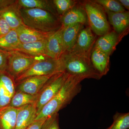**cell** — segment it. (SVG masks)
<instances>
[{"label":"cell","mask_w":129,"mask_h":129,"mask_svg":"<svg viewBox=\"0 0 129 129\" xmlns=\"http://www.w3.org/2000/svg\"><path fill=\"white\" fill-rule=\"evenodd\" d=\"M20 12L24 24L33 29L51 32L61 27L59 18L45 10L20 8Z\"/></svg>","instance_id":"3"},{"label":"cell","mask_w":129,"mask_h":129,"mask_svg":"<svg viewBox=\"0 0 129 129\" xmlns=\"http://www.w3.org/2000/svg\"><path fill=\"white\" fill-rule=\"evenodd\" d=\"M19 108L8 106L0 110V129H15Z\"/></svg>","instance_id":"22"},{"label":"cell","mask_w":129,"mask_h":129,"mask_svg":"<svg viewBox=\"0 0 129 129\" xmlns=\"http://www.w3.org/2000/svg\"><path fill=\"white\" fill-rule=\"evenodd\" d=\"M9 52L0 49V71H6Z\"/></svg>","instance_id":"29"},{"label":"cell","mask_w":129,"mask_h":129,"mask_svg":"<svg viewBox=\"0 0 129 129\" xmlns=\"http://www.w3.org/2000/svg\"><path fill=\"white\" fill-rule=\"evenodd\" d=\"M54 75L32 76L19 81L16 83V91L30 95L37 94L47 81Z\"/></svg>","instance_id":"10"},{"label":"cell","mask_w":129,"mask_h":129,"mask_svg":"<svg viewBox=\"0 0 129 129\" xmlns=\"http://www.w3.org/2000/svg\"><path fill=\"white\" fill-rule=\"evenodd\" d=\"M64 71L60 58L53 59L47 56L35 63L29 69L17 78L15 81L17 83L29 77L55 74Z\"/></svg>","instance_id":"7"},{"label":"cell","mask_w":129,"mask_h":129,"mask_svg":"<svg viewBox=\"0 0 129 129\" xmlns=\"http://www.w3.org/2000/svg\"><path fill=\"white\" fill-rule=\"evenodd\" d=\"M82 81L69 75L60 91L37 114L35 120L57 113L69 104L81 91V83Z\"/></svg>","instance_id":"1"},{"label":"cell","mask_w":129,"mask_h":129,"mask_svg":"<svg viewBox=\"0 0 129 129\" xmlns=\"http://www.w3.org/2000/svg\"><path fill=\"white\" fill-rule=\"evenodd\" d=\"M38 94L33 95L22 91H16L12 97L9 106L15 108H19L28 104L36 103Z\"/></svg>","instance_id":"23"},{"label":"cell","mask_w":129,"mask_h":129,"mask_svg":"<svg viewBox=\"0 0 129 129\" xmlns=\"http://www.w3.org/2000/svg\"><path fill=\"white\" fill-rule=\"evenodd\" d=\"M122 6L124 8H126L127 10L129 9V0H119L118 1Z\"/></svg>","instance_id":"32"},{"label":"cell","mask_w":129,"mask_h":129,"mask_svg":"<svg viewBox=\"0 0 129 129\" xmlns=\"http://www.w3.org/2000/svg\"><path fill=\"white\" fill-rule=\"evenodd\" d=\"M61 26L81 24L84 25L88 22L87 16L84 8L76 5L60 17Z\"/></svg>","instance_id":"14"},{"label":"cell","mask_w":129,"mask_h":129,"mask_svg":"<svg viewBox=\"0 0 129 129\" xmlns=\"http://www.w3.org/2000/svg\"><path fill=\"white\" fill-rule=\"evenodd\" d=\"M69 75L66 71H63L54 75L47 81L37 94L36 103L37 114L60 91Z\"/></svg>","instance_id":"5"},{"label":"cell","mask_w":129,"mask_h":129,"mask_svg":"<svg viewBox=\"0 0 129 129\" xmlns=\"http://www.w3.org/2000/svg\"><path fill=\"white\" fill-rule=\"evenodd\" d=\"M64 71L69 75L84 80L100 79L102 76L96 70L90 57L71 52H64L60 58Z\"/></svg>","instance_id":"2"},{"label":"cell","mask_w":129,"mask_h":129,"mask_svg":"<svg viewBox=\"0 0 129 129\" xmlns=\"http://www.w3.org/2000/svg\"><path fill=\"white\" fill-rule=\"evenodd\" d=\"M84 8L91 30L102 36L110 31V26L104 8L94 1L84 2Z\"/></svg>","instance_id":"4"},{"label":"cell","mask_w":129,"mask_h":129,"mask_svg":"<svg viewBox=\"0 0 129 129\" xmlns=\"http://www.w3.org/2000/svg\"><path fill=\"white\" fill-rule=\"evenodd\" d=\"M47 39L31 43H21L12 51L19 52L34 56H46V48Z\"/></svg>","instance_id":"21"},{"label":"cell","mask_w":129,"mask_h":129,"mask_svg":"<svg viewBox=\"0 0 129 129\" xmlns=\"http://www.w3.org/2000/svg\"><path fill=\"white\" fill-rule=\"evenodd\" d=\"M61 27L58 30L53 32L48 37L46 48V56L53 59H58L64 53Z\"/></svg>","instance_id":"11"},{"label":"cell","mask_w":129,"mask_h":129,"mask_svg":"<svg viewBox=\"0 0 129 129\" xmlns=\"http://www.w3.org/2000/svg\"><path fill=\"white\" fill-rule=\"evenodd\" d=\"M16 30L19 40L21 44L31 43L47 39L53 32H41L24 25L20 26Z\"/></svg>","instance_id":"13"},{"label":"cell","mask_w":129,"mask_h":129,"mask_svg":"<svg viewBox=\"0 0 129 129\" xmlns=\"http://www.w3.org/2000/svg\"><path fill=\"white\" fill-rule=\"evenodd\" d=\"M112 124L106 129H128L129 113L117 112L113 116Z\"/></svg>","instance_id":"25"},{"label":"cell","mask_w":129,"mask_h":129,"mask_svg":"<svg viewBox=\"0 0 129 129\" xmlns=\"http://www.w3.org/2000/svg\"><path fill=\"white\" fill-rule=\"evenodd\" d=\"M21 44L16 29H11L8 33L0 37V49L12 51Z\"/></svg>","instance_id":"24"},{"label":"cell","mask_w":129,"mask_h":129,"mask_svg":"<svg viewBox=\"0 0 129 129\" xmlns=\"http://www.w3.org/2000/svg\"><path fill=\"white\" fill-rule=\"evenodd\" d=\"M37 115L36 103L19 108L15 129H25L35 120Z\"/></svg>","instance_id":"12"},{"label":"cell","mask_w":129,"mask_h":129,"mask_svg":"<svg viewBox=\"0 0 129 129\" xmlns=\"http://www.w3.org/2000/svg\"><path fill=\"white\" fill-rule=\"evenodd\" d=\"M9 52L7 72L15 79L46 56H34L18 51Z\"/></svg>","instance_id":"6"},{"label":"cell","mask_w":129,"mask_h":129,"mask_svg":"<svg viewBox=\"0 0 129 129\" xmlns=\"http://www.w3.org/2000/svg\"><path fill=\"white\" fill-rule=\"evenodd\" d=\"M96 41V37L90 27L83 28L80 31L75 44L70 52L90 57Z\"/></svg>","instance_id":"8"},{"label":"cell","mask_w":129,"mask_h":129,"mask_svg":"<svg viewBox=\"0 0 129 129\" xmlns=\"http://www.w3.org/2000/svg\"><path fill=\"white\" fill-rule=\"evenodd\" d=\"M59 18L76 5V2L72 0H53Z\"/></svg>","instance_id":"27"},{"label":"cell","mask_w":129,"mask_h":129,"mask_svg":"<svg viewBox=\"0 0 129 129\" xmlns=\"http://www.w3.org/2000/svg\"><path fill=\"white\" fill-rule=\"evenodd\" d=\"M41 129H60L58 113L47 117Z\"/></svg>","instance_id":"28"},{"label":"cell","mask_w":129,"mask_h":129,"mask_svg":"<svg viewBox=\"0 0 129 129\" xmlns=\"http://www.w3.org/2000/svg\"><path fill=\"white\" fill-rule=\"evenodd\" d=\"M94 1L101 6L105 11L113 12H122L125 11L124 8L118 1L96 0Z\"/></svg>","instance_id":"26"},{"label":"cell","mask_w":129,"mask_h":129,"mask_svg":"<svg viewBox=\"0 0 129 129\" xmlns=\"http://www.w3.org/2000/svg\"><path fill=\"white\" fill-rule=\"evenodd\" d=\"M3 11H0V18H1V17Z\"/></svg>","instance_id":"33"},{"label":"cell","mask_w":129,"mask_h":129,"mask_svg":"<svg viewBox=\"0 0 129 129\" xmlns=\"http://www.w3.org/2000/svg\"><path fill=\"white\" fill-rule=\"evenodd\" d=\"M17 3L21 8H35L45 10L59 18L53 1L50 0H18Z\"/></svg>","instance_id":"20"},{"label":"cell","mask_w":129,"mask_h":129,"mask_svg":"<svg viewBox=\"0 0 129 129\" xmlns=\"http://www.w3.org/2000/svg\"><path fill=\"white\" fill-rule=\"evenodd\" d=\"M11 29L5 19L1 17L0 18V37L7 34Z\"/></svg>","instance_id":"30"},{"label":"cell","mask_w":129,"mask_h":129,"mask_svg":"<svg viewBox=\"0 0 129 129\" xmlns=\"http://www.w3.org/2000/svg\"><path fill=\"white\" fill-rule=\"evenodd\" d=\"M108 16L109 23L113 26L114 30L118 35H122L128 28L129 11L113 12L105 11Z\"/></svg>","instance_id":"18"},{"label":"cell","mask_w":129,"mask_h":129,"mask_svg":"<svg viewBox=\"0 0 129 129\" xmlns=\"http://www.w3.org/2000/svg\"><path fill=\"white\" fill-rule=\"evenodd\" d=\"M47 118H42L35 120L25 129H41L43 124Z\"/></svg>","instance_id":"31"},{"label":"cell","mask_w":129,"mask_h":129,"mask_svg":"<svg viewBox=\"0 0 129 129\" xmlns=\"http://www.w3.org/2000/svg\"><path fill=\"white\" fill-rule=\"evenodd\" d=\"M16 85L14 77L7 71H0V110L9 106L16 92Z\"/></svg>","instance_id":"9"},{"label":"cell","mask_w":129,"mask_h":129,"mask_svg":"<svg viewBox=\"0 0 129 129\" xmlns=\"http://www.w3.org/2000/svg\"><path fill=\"white\" fill-rule=\"evenodd\" d=\"M12 29H16L24 25L20 13V7L17 1L3 11L1 16Z\"/></svg>","instance_id":"19"},{"label":"cell","mask_w":129,"mask_h":129,"mask_svg":"<svg viewBox=\"0 0 129 129\" xmlns=\"http://www.w3.org/2000/svg\"><path fill=\"white\" fill-rule=\"evenodd\" d=\"M61 27L62 39L64 53L70 52L72 50L76 42L80 31L84 28V25L76 24L67 27Z\"/></svg>","instance_id":"17"},{"label":"cell","mask_w":129,"mask_h":129,"mask_svg":"<svg viewBox=\"0 0 129 129\" xmlns=\"http://www.w3.org/2000/svg\"><path fill=\"white\" fill-rule=\"evenodd\" d=\"M122 36L115 31H110L96 40L94 47L110 56L115 50Z\"/></svg>","instance_id":"15"},{"label":"cell","mask_w":129,"mask_h":129,"mask_svg":"<svg viewBox=\"0 0 129 129\" xmlns=\"http://www.w3.org/2000/svg\"><path fill=\"white\" fill-rule=\"evenodd\" d=\"M90 58L93 67L101 75L108 73L110 69V56L94 47Z\"/></svg>","instance_id":"16"}]
</instances>
